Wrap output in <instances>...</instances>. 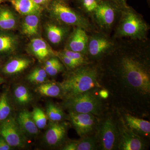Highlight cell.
Masks as SVG:
<instances>
[{
	"label": "cell",
	"mask_w": 150,
	"mask_h": 150,
	"mask_svg": "<svg viewBox=\"0 0 150 150\" xmlns=\"http://www.w3.org/2000/svg\"><path fill=\"white\" fill-rule=\"evenodd\" d=\"M100 89L96 88L64 99L61 106L69 112L90 113L101 117L110 105L99 96L98 91Z\"/></svg>",
	"instance_id": "277c9868"
},
{
	"label": "cell",
	"mask_w": 150,
	"mask_h": 150,
	"mask_svg": "<svg viewBox=\"0 0 150 150\" xmlns=\"http://www.w3.org/2000/svg\"><path fill=\"white\" fill-rule=\"evenodd\" d=\"M0 135L11 147L23 148L27 144V137L22 131L16 118L12 116L1 121Z\"/></svg>",
	"instance_id": "30bf717a"
},
{
	"label": "cell",
	"mask_w": 150,
	"mask_h": 150,
	"mask_svg": "<svg viewBox=\"0 0 150 150\" xmlns=\"http://www.w3.org/2000/svg\"><path fill=\"white\" fill-rule=\"evenodd\" d=\"M5 81L4 79V78L0 76V86H1L2 84L5 83Z\"/></svg>",
	"instance_id": "74e56055"
},
{
	"label": "cell",
	"mask_w": 150,
	"mask_h": 150,
	"mask_svg": "<svg viewBox=\"0 0 150 150\" xmlns=\"http://www.w3.org/2000/svg\"><path fill=\"white\" fill-rule=\"evenodd\" d=\"M46 113L50 122H60L69 119V115L65 113L62 106L52 102L46 105Z\"/></svg>",
	"instance_id": "484cf974"
},
{
	"label": "cell",
	"mask_w": 150,
	"mask_h": 150,
	"mask_svg": "<svg viewBox=\"0 0 150 150\" xmlns=\"http://www.w3.org/2000/svg\"><path fill=\"white\" fill-rule=\"evenodd\" d=\"M103 0H75L78 10L92 20L94 12Z\"/></svg>",
	"instance_id": "4316f807"
},
{
	"label": "cell",
	"mask_w": 150,
	"mask_h": 150,
	"mask_svg": "<svg viewBox=\"0 0 150 150\" xmlns=\"http://www.w3.org/2000/svg\"><path fill=\"white\" fill-rule=\"evenodd\" d=\"M47 73L43 68H35L27 75L26 79L31 83L40 84L49 81Z\"/></svg>",
	"instance_id": "f1b7e54d"
},
{
	"label": "cell",
	"mask_w": 150,
	"mask_h": 150,
	"mask_svg": "<svg viewBox=\"0 0 150 150\" xmlns=\"http://www.w3.org/2000/svg\"><path fill=\"white\" fill-rule=\"evenodd\" d=\"M56 56L60 59L67 69V71L74 69L77 67L82 66L77 62L73 61L67 56H65L64 54H62L60 51H56Z\"/></svg>",
	"instance_id": "1f68e13d"
},
{
	"label": "cell",
	"mask_w": 150,
	"mask_h": 150,
	"mask_svg": "<svg viewBox=\"0 0 150 150\" xmlns=\"http://www.w3.org/2000/svg\"><path fill=\"white\" fill-rule=\"evenodd\" d=\"M30 112L33 119L38 129H44L47 126L48 120L46 112L38 107H34Z\"/></svg>",
	"instance_id": "f546056e"
},
{
	"label": "cell",
	"mask_w": 150,
	"mask_h": 150,
	"mask_svg": "<svg viewBox=\"0 0 150 150\" xmlns=\"http://www.w3.org/2000/svg\"><path fill=\"white\" fill-rule=\"evenodd\" d=\"M100 70L98 63L82 65L74 69L67 71L60 83L63 100L69 98L91 89L102 88L100 83Z\"/></svg>",
	"instance_id": "7a4b0ae2"
},
{
	"label": "cell",
	"mask_w": 150,
	"mask_h": 150,
	"mask_svg": "<svg viewBox=\"0 0 150 150\" xmlns=\"http://www.w3.org/2000/svg\"><path fill=\"white\" fill-rule=\"evenodd\" d=\"M69 112L68 120L78 136L81 138L96 134L99 117L90 113Z\"/></svg>",
	"instance_id": "8fae6325"
},
{
	"label": "cell",
	"mask_w": 150,
	"mask_h": 150,
	"mask_svg": "<svg viewBox=\"0 0 150 150\" xmlns=\"http://www.w3.org/2000/svg\"><path fill=\"white\" fill-rule=\"evenodd\" d=\"M15 10L23 16L30 14L40 15L44 8L33 0H10Z\"/></svg>",
	"instance_id": "603a6c76"
},
{
	"label": "cell",
	"mask_w": 150,
	"mask_h": 150,
	"mask_svg": "<svg viewBox=\"0 0 150 150\" xmlns=\"http://www.w3.org/2000/svg\"><path fill=\"white\" fill-rule=\"evenodd\" d=\"M17 35L9 31H0V56L14 53L18 48Z\"/></svg>",
	"instance_id": "44dd1931"
},
{
	"label": "cell",
	"mask_w": 150,
	"mask_h": 150,
	"mask_svg": "<svg viewBox=\"0 0 150 150\" xmlns=\"http://www.w3.org/2000/svg\"><path fill=\"white\" fill-rule=\"evenodd\" d=\"M150 28L143 16L128 5L121 9V16L112 36L115 39L147 40Z\"/></svg>",
	"instance_id": "3957f363"
},
{
	"label": "cell",
	"mask_w": 150,
	"mask_h": 150,
	"mask_svg": "<svg viewBox=\"0 0 150 150\" xmlns=\"http://www.w3.org/2000/svg\"><path fill=\"white\" fill-rule=\"evenodd\" d=\"M121 9L112 2L103 0L94 12L91 21L98 30L110 35L116 27Z\"/></svg>",
	"instance_id": "52a82bcc"
},
{
	"label": "cell",
	"mask_w": 150,
	"mask_h": 150,
	"mask_svg": "<svg viewBox=\"0 0 150 150\" xmlns=\"http://www.w3.org/2000/svg\"><path fill=\"white\" fill-rule=\"evenodd\" d=\"M14 102L18 106H28L33 101V97L29 89L23 84L17 85L13 91Z\"/></svg>",
	"instance_id": "cb8c5ba5"
},
{
	"label": "cell",
	"mask_w": 150,
	"mask_h": 150,
	"mask_svg": "<svg viewBox=\"0 0 150 150\" xmlns=\"http://www.w3.org/2000/svg\"><path fill=\"white\" fill-rule=\"evenodd\" d=\"M12 107L7 92L3 93L0 97V122L10 116Z\"/></svg>",
	"instance_id": "83f0119b"
},
{
	"label": "cell",
	"mask_w": 150,
	"mask_h": 150,
	"mask_svg": "<svg viewBox=\"0 0 150 150\" xmlns=\"http://www.w3.org/2000/svg\"><path fill=\"white\" fill-rule=\"evenodd\" d=\"M27 51L40 62H45L49 58L56 56V51L40 38L31 39L28 44Z\"/></svg>",
	"instance_id": "9a60e30c"
},
{
	"label": "cell",
	"mask_w": 150,
	"mask_h": 150,
	"mask_svg": "<svg viewBox=\"0 0 150 150\" xmlns=\"http://www.w3.org/2000/svg\"><path fill=\"white\" fill-rule=\"evenodd\" d=\"M120 111L128 127L137 135L149 141L150 138V121L137 117L129 112Z\"/></svg>",
	"instance_id": "2e32d148"
},
{
	"label": "cell",
	"mask_w": 150,
	"mask_h": 150,
	"mask_svg": "<svg viewBox=\"0 0 150 150\" xmlns=\"http://www.w3.org/2000/svg\"><path fill=\"white\" fill-rule=\"evenodd\" d=\"M12 148L8 144L4 138L0 135V150H10Z\"/></svg>",
	"instance_id": "836d02e7"
},
{
	"label": "cell",
	"mask_w": 150,
	"mask_h": 150,
	"mask_svg": "<svg viewBox=\"0 0 150 150\" xmlns=\"http://www.w3.org/2000/svg\"><path fill=\"white\" fill-rule=\"evenodd\" d=\"M32 59L27 57L18 56L9 60L4 65L2 72L7 76H12L21 74L32 64Z\"/></svg>",
	"instance_id": "e0dca14e"
},
{
	"label": "cell",
	"mask_w": 150,
	"mask_h": 150,
	"mask_svg": "<svg viewBox=\"0 0 150 150\" xmlns=\"http://www.w3.org/2000/svg\"><path fill=\"white\" fill-rule=\"evenodd\" d=\"M9 1L10 0H0V5H1L3 3L7 1Z\"/></svg>",
	"instance_id": "ab89813d"
},
{
	"label": "cell",
	"mask_w": 150,
	"mask_h": 150,
	"mask_svg": "<svg viewBox=\"0 0 150 150\" xmlns=\"http://www.w3.org/2000/svg\"><path fill=\"white\" fill-rule=\"evenodd\" d=\"M60 149L62 150H98L96 135L81 137L77 140H68Z\"/></svg>",
	"instance_id": "ac0fdd59"
},
{
	"label": "cell",
	"mask_w": 150,
	"mask_h": 150,
	"mask_svg": "<svg viewBox=\"0 0 150 150\" xmlns=\"http://www.w3.org/2000/svg\"><path fill=\"white\" fill-rule=\"evenodd\" d=\"M57 1H60L62 2L66 3V4H68L69 1L70 0H57Z\"/></svg>",
	"instance_id": "f35d334b"
},
{
	"label": "cell",
	"mask_w": 150,
	"mask_h": 150,
	"mask_svg": "<svg viewBox=\"0 0 150 150\" xmlns=\"http://www.w3.org/2000/svg\"><path fill=\"white\" fill-rule=\"evenodd\" d=\"M70 123L66 121L50 122L43 136V142L47 146L61 148L68 141V132Z\"/></svg>",
	"instance_id": "7c38bea8"
},
{
	"label": "cell",
	"mask_w": 150,
	"mask_h": 150,
	"mask_svg": "<svg viewBox=\"0 0 150 150\" xmlns=\"http://www.w3.org/2000/svg\"><path fill=\"white\" fill-rule=\"evenodd\" d=\"M53 21L46 23L45 32L50 43L53 45L59 46L64 41L66 42L73 27Z\"/></svg>",
	"instance_id": "5bb4252c"
},
{
	"label": "cell",
	"mask_w": 150,
	"mask_h": 150,
	"mask_svg": "<svg viewBox=\"0 0 150 150\" xmlns=\"http://www.w3.org/2000/svg\"><path fill=\"white\" fill-rule=\"evenodd\" d=\"M98 94L101 98L104 100L108 99L109 96L108 92L104 88H101L99 90Z\"/></svg>",
	"instance_id": "8d00e7d4"
},
{
	"label": "cell",
	"mask_w": 150,
	"mask_h": 150,
	"mask_svg": "<svg viewBox=\"0 0 150 150\" xmlns=\"http://www.w3.org/2000/svg\"><path fill=\"white\" fill-rule=\"evenodd\" d=\"M115 109L119 134L118 150H144L148 149L149 141L140 137L129 128L120 110Z\"/></svg>",
	"instance_id": "9c48e42d"
},
{
	"label": "cell",
	"mask_w": 150,
	"mask_h": 150,
	"mask_svg": "<svg viewBox=\"0 0 150 150\" xmlns=\"http://www.w3.org/2000/svg\"><path fill=\"white\" fill-rule=\"evenodd\" d=\"M43 69L46 71L47 74L54 76L59 73L64 71L66 68L59 59L53 64L48 67H43Z\"/></svg>",
	"instance_id": "d6a6232c"
},
{
	"label": "cell",
	"mask_w": 150,
	"mask_h": 150,
	"mask_svg": "<svg viewBox=\"0 0 150 150\" xmlns=\"http://www.w3.org/2000/svg\"><path fill=\"white\" fill-rule=\"evenodd\" d=\"M113 50L98 62L100 83L109 105L141 118L150 113L149 39H116Z\"/></svg>",
	"instance_id": "6da1fadb"
},
{
	"label": "cell",
	"mask_w": 150,
	"mask_h": 150,
	"mask_svg": "<svg viewBox=\"0 0 150 150\" xmlns=\"http://www.w3.org/2000/svg\"><path fill=\"white\" fill-rule=\"evenodd\" d=\"M88 33L86 56L92 63H98L115 48L116 39L98 30Z\"/></svg>",
	"instance_id": "ba28073f"
},
{
	"label": "cell",
	"mask_w": 150,
	"mask_h": 150,
	"mask_svg": "<svg viewBox=\"0 0 150 150\" xmlns=\"http://www.w3.org/2000/svg\"><path fill=\"white\" fill-rule=\"evenodd\" d=\"M59 51L62 54H64L65 56H67L73 61L77 62L81 65H85L89 63H92L89 61L86 55L85 54L70 51L65 48Z\"/></svg>",
	"instance_id": "4dcf8cb0"
},
{
	"label": "cell",
	"mask_w": 150,
	"mask_h": 150,
	"mask_svg": "<svg viewBox=\"0 0 150 150\" xmlns=\"http://www.w3.org/2000/svg\"><path fill=\"white\" fill-rule=\"evenodd\" d=\"M52 20L72 27H80L88 33L98 30L90 19L68 4L53 0L47 8Z\"/></svg>",
	"instance_id": "5b68a950"
},
{
	"label": "cell",
	"mask_w": 150,
	"mask_h": 150,
	"mask_svg": "<svg viewBox=\"0 0 150 150\" xmlns=\"http://www.w3.org/2000/svg\"><path fill=\"white\" fill-rule=\"evenodd\" d=\"M33 1L36 4L44 8H47L53 0H33Z\"/></svg>",
	"instance_id": "e575fe53"
},
{
	"label": "cell",
	"mask_w": 150,
	"mask_h": 150,
	"mask_svg": "<svg viewBox=\"0 0 150 150\" xmlns=\"http://www.w3.org/2000/svg\"><path fill=\"white\" fill-rule=\"evenodd\" d=\"M88 33L80 27H73L65 42V49L86 55Z\"/></svg>",
	"instance_id": "4fadbf2b"
},
{
	"label": "cell",
	"mask_w": 150,
	"mask_h": 150,
	"mask_svg": "<svg viewBox=\"0 0 150 150\" xmlns=\"http://www.w3.org/2000/svg\"><path fill=\"white\" fill-rule=\"evenodd\" d=\"M35 91L43 96L63 99V90L60 83L48 81L39 84Z\"/></svg>",
	"instance_id": "d4e9b609"
},
{
	"label": "cell",
	"mask_w": 150,
	"mask_h": 150,
	"mask_svg": "<svg viewBox=\"0 0 150 150\" xmlns=\"http://www.w3.org/2000/svg\"><path fill=\"white\" fill-rule=\"evenodd\" d=\"M18 23L17 16L8 6L0 5V31L16 29Z\"/></svg>",
	"instance_id": "ffe728a7"
},
{
	"label": "cell",
	"mask_w": 150,
	"mask_h": 150,
	"mask_svg": "<svg viewBox=\"0 0 150 150\" xmlns=\"http://www.w3.org/2000/svg\"><path fill=\"white\" fill-rule=\"evenodd\" d=\"M118 6L121 9L126 7L128 5L127 4V0H108Z\"/></svg>",
	"instance_id": "d590c367"
},
{
	"label": "cell",
	"mask_w": 150,
	"mask_h": 150,
	"mask_svg": "<svg viewBox=\"0 0 150 150\" xmlns=\"http://www.w3.org/2000/svg\"><path fill=\"white\" fill-rule=\"evenodd\" d=\"M16 118L22 131L27 137H34L38 135L39 129L33 119L31 112L24 109L19 112Z\"/></svg>",
	"instance_id": "d6986e66"
},
{
	"label": "cell",
	"mask_w": 150,
	"mask_h": 150,
	"mask_svg": "<svg viewBox=\"0 0 150 150\" xmlns=\"http://www.w3.org/2000/svg\"><path fill=\"white\" fill-rule=\"evenodd\" d=\"M40 15L30 14L23 16L21 25V32L27 37L38 35L40 25Z\"/></svg>",
	"instance_id": "7402d4cb"
},
{
	"label": "cell",
	"mask_w": 150,
	"mask_h": 150,
	"mask_svg": "<svg viewBox=\"0 0 150 150\" xmlns=\"http://www.w3.org/2000/svg\"><path fill=\"white\" fill-rule=\"evenodd\" d=\"M96 135L98 150H118L119 134L115 108L109 106L99 117Z\"/></svg>",
	"instance_id": "8992f818"
}]
</instances>
